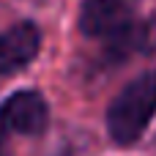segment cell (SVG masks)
Listing matches in <instances>:
<instances>
[{"instance_id":"obj_3","label":"cell","mask_w":156,"mask_h":156,"mask_svg":"<svg viewBox=\"0 0 156 156\" xmlns=\"http://www.w3.org/2000/svg\"><path fill=\"white\" fill-rule=\"evenodd\" d=\"M49 126V104L33 90H14L0 104V156H11V143L16 137H36Z\"/></svg>"},{"instance_id":"obj_1","label":"cell","mask_w":156,"mask_h":156,"mask_svg":"<svg viewBox=\"0 0 156 156\" xmlns=\"http://www.w3.org/2000/svg\"><path fill=\"white\" fill-rule=\"evenodd\" d=\"M143 0H82L80 33L101 41L107 60H121L143 49L151 38V25L140 19Z\"/></svg>"},{"instance_id":"obj_2","label":"cell","mask_w":156,"mask_h":156,"mask_svg":"<svg viewBox=\"0 0 156 156\" xmlns=\"http://www.w3.org/2000/svg\"><path fill=\"white\" fill-rule=\"evenodd\" d=\"M156 118V69L134 77L107 107V132L115 145H134Z\"/></svg>"},{"instance_id":"obj_4","label":"cell","mask_w":156,"mask_h":156,"mask_svg":"<svg viewBox=\"0 0 156 156\" xmlns=\"http://www.w3.org/2000/svg\"><path fill=\"white\" fill-rule=\"evenodd\" d=\"M41 47V30L33 22H16L0 33V77L25 69Z\"/></svg>"}]
</instances>
